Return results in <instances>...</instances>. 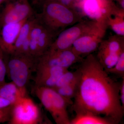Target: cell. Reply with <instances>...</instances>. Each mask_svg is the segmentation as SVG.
Returning a JSON list of instances; mask_svg holds the SVG:
<instances>
[{"label":"cell","instance_id":"cell-1","mask_svg":"<svg viewBox=\"0 0 124 124\" xmlns=\"http://www.w3.org/2000/svg\"><path fill=\"white\" fill-rule=\"evenodd\" d=\"M78 68L79 79L71 105L76 114L91 112L119 124L124 115L120 99V84L111 78L93 54L86 56Z\"/></svg>","mask_w":124,"mask_h":124},{"label":"cell","instance_id":"cell-2","mask_svg":"<svg viewBox=\"0 0 124 124\" xmlns=\"http://www.w3.org/2000/svg\"><path fill=\"white\" fill-rule=\"evenodd\" d=\"M41 22L56 36L64 29L82 20L78 11L55 1L45 2L38 15Z\"/></svg>","mask_w":124,"mask_h":124},{"label":"cell","instance_id":"cell-3","mask_svg":"<svg viewBox=\"0 0 124 124\" xmlns=\"http://www.w3.org/2000/svg\"><path fill=\"white\" fill-rule=\"evenodd\" d=\"M4 54L8 76L18 87L26 91L31 74L36 70L37 58L26 54Z\"/></svg>","mask_w":124,"mask_h":124},{"label":"cell","instance_id":"cell-4","mask_svg":"<svg viewBox=\"0 0 124 124\" xmlns=\"http://www.w3.org/2000/svg\"><path fill=\"white\" fill-rule=\"evenodd\" d=\"M36 95L57 124H71L67 108L69 102L53 89L36 86Z\"/></svg>","mask_w":124,"mask_h":124},{"label":"cell","instance_id":"cell-5","mask_svg":"<svg viewBox=\"0 0 124 124\" xmlns=\"http://www.w3.org/2000/svg\"><path fill=\"white\" fill-rule=\"evenodd\" d=\"M100 26L105 27L89 19L81 20L61 32L48 49L63 50L70 48L78 38Z\"/></svg>","mask_w":124,"mask_h":124},{"label":"cell","instance_id":"cell-6","mask_svg":"<svg viewBox=\"0 0 124 124\" xmlns=\"http://www.w3.org/2000/svg\"><path fill=\"white\" fill-rule=\"evenodd\" d=\"M34 15L29 0H7L0 6V27L20 22Z\"/></svg>","mask_w":124,"mask_h":124},{"label":"cell","instance_id":"cell-7","mask_svg":"<svg viewBox=\"0 0 124 124\" xmlns=\"http://www.w3.org/2000/svg\"><path fill=\"white\" fill-rule=\"evenodd\" d=\"M124 36H112L102 41L97 50L96 57L106 70L115 66L124 51Z\"/></svg>","mask_w":124,"mask_h":124},{"label":"cell","instance_id":"cell-8","mask_svg":"<svg viewBox=\"0 0 124 124\" xmlns=\"http://www.w3.org/2000/svg\"><path fill=\"white\" fill-rule=\"evenodd\" d=\"M41 120L39 108L33 100L26 96L21 98L13 105L11 124H35Z\"/></svg>","mask_w":124,"mask_h":124},{"label":"cell","instance_id":"cell-9","mask_svg":"<svg viewBox=\"0 0 124 124\" xmlns=\"http://www.w3.org/2000/svg\"><path fill=\"white\" fill-rule=\"evenodd\" d=\"M79 13L104 26L108 27V18L119 10L108 4L104 0H82Z\"/></svg>","mask_w":124,"mask_h":124},{"label":"cell","instance_id":"cell-10","mask_svg":"<svg viewBox=\"0 0 124 124\" xmlns=\"http://www.w3.org/2000/svg\"><path fill=\"white\" fill-rule=\"evenodd\" d=\"M84 58L78 56L71 48L63 50L48 49L37 59L36 66H57L68 69L80 62Z\"/></svg>","mask_w":124,"mask_h":124},{"label":"cell","instance_id":"cell-11","mask_svg":"<svg viewBox=\"0 0 124 124\" xmlns=\"http://www.w3.org/2000/svg\"><path fill=\"white\" fill-rule=\"evenodd\" d=\"M107 28L101 26L85 33L76 40L71 48L78 56L83 58L97 50L103 39Z\"/></svg>","mask_w":124,"mask_h":124},{"label":"cell","instance_id":"cell-12","mask_svg":"<svg viewBox=\"0 0 124 124\" xmlns=\"http://www.w3.org/2000/svg\"><path fill=\"white\" fill-rule=\"evenodd\" d=\"M68 69L57 66H36V86L52 88Z\"/></svg>","mask_w":124,"mask_h":124},{"label":"cell","instance_id":"cell-13","mask_svg":"<svg viewBox=\"0 0 124 124\" xmlns=\"http://www.w3.org/2000/svg\"><path fill=\"white\" fill-rule=\"evenodd\" d=\"M27 19L19 23L5 24L0 27V49L4 53L10 54L13 53L20 28Z\"/></svg>","mask_w":124,"mask_h":124},{"label":"cell","instance_id":"cell-14","mask_svg":"<svg viewBox=\"0 0 124 124\" xmlns=\"http://www.w3.org/2000/svg\"><path fill=\"white\" fill-rule=\"evenodd\" d=\"M37 17V15H33L28 19L21 27L16 41L13 53L12 54L18 53L23 46L29 42V36L31 29Z\"/></svg>","mask_w":124,"mask_h":124},{"label":"cell","instance_id":"cell-15","mask_svg":"<svg viewBox=\"0 0 124 124\" xmlns=\"http://www.w3.org/2000/svg\"><path fill=\"white\" fill-rule=\"evenodd\" d=\"M71 124H115L110 119L91 112L78 113L70 120Z\"/></svg>","mask_w":124,"mask_h":124},{"label":"cell","instance_id":"cell-16","mask_svg":"<svg viewBox=\"0 0 124 124\" xmlns=\"http://www.w3.org/2000/svg\"><path fill=\"white\" fill-rule=\"evenodd\" d=\"M26 91L23 90L12 82L0 85V96L9 100L13 104L26 96Z\"/></svg>","mask_w":124,"mask_h":124},{"label":"cell","instance_id":"cell-17","mask_svg":"<svg viewBox=\"0 0 124 124\" xmlns=\"http://www.w3.org/2000/svg\"><path fill=\"white\" fill-rule=\"evenodd\" d=\"M107 24L117 35L124 36V10L120 9L108 18Z\"/></svg>","mask_w":124,"mask_h":124},{"label":"cell","instance_id":"cell-18","mask_svg":"<svg viewBox=\"0 0 124 124\" xmlns=\"http://www.w3.org/2000/svg\"><path fill=\"white\" fill-rule=\"evenodd\" d=\"M56 37L57 36L45 26L37 41L39 57L48 50Z\"/></svg>","mask_w":124,"mask_h":124},{"label":"cell","instance_id":"cell-19","mask_svg":"<svg viewBox=\"0 0 124 124\" xmlns=\"http://www.w3.org/2000/svg\"><path fill=\"white\" fill-rule=\"evenodd\" d=\"M79 79V72L78 77L72 82L66 85L54 89L60 95L69 102L71 105L73 103V101L71 100L72 99L74 98L77 91Z\"/></svg>","mask_w":124,"mask_h":124},{"label":"cell","instance_id":"cell-20","mask_svg":"<svg viewBox=\"0 0 124 124\" xmlns=\"http://www.w3.org/2000/svg\"><path fill=\"white\" fill-rule=\"evenodd\" d=\"M79 76L78 69L74 71H70L68 70L59 78L55 85L52 88L55 89L66 85L75 80Z\"/></svg>","mask_w":124,"mask_h":124},{"label":"cell","instance_id":"cell-21","mask_svg":"<svg viewBox=\"0 0 124 124\" xmlns=\"http://www.w3.org/2000/svg\"><path fill=\"white\" fill-rule=\"evenodd\" d=\"M106 71L108 73L115 74L122 77H124V51L120 55L115 66Z\"/></svg>","mask_w":124,"mask_h":124},{"label":"cell","instance_id":"cell-22","mask_svg":"<svg viewBox=\"0 0 124 124\" xmlns=\"http://www.w3.org/2000/svg\"><path fill=\"white\" fill-rule=\"evenodd\" d=\"M7 74V68L5 62L4 54L0 49V85L6 83L5 77Z\"/></svg>","mask_w":124,"mask_h":124},{"label":"cell","instance_id":"cell-23","mask_svg":"<svg viewBox=\"0 0 124 124\" xmlns=\"http://www.w3.org/2000/svg\"><path fill=\"white\" fill-rule=\"evenodd\" d=\"M13 105L0 108V123L9 122L11 119Z\"/></svg>","mask_w":124,"mask_h":124},{"label":"cell","instance_id":"cell-24","mask_svg":"<svg viewBox=\"0 0 124 124\" xmlns=\"http://www.w3.org/2000/svg\"><path fill=\"white\" fill-rule=\"evenodd\" d=\"M120 83L119 89L120 99L123 108H124V77Z\"/></svg>","mask_w":124,"mask_h":124},{"label":"cell","instance_id":"cell-25","mask_svg":"<svg viewBox=\"0 0 124 124\" xmlns=\"http://www.w3.org/2000/svg\"><path fill=\"white\" fill-rule=\"evenodd\" d=\"M13 105L9 100L0 96V108H4Z\"/></svg>","mask_w":124,"mask_h":124},{"label":"cell","instance_id":"cell-26","mask_svg":"<svg viewBox=\"0 0 124 124\" xmlns=\"http://www.w3.org/2000/svg\"><path fill=\"white\" fill-rule=\"evenodd\" d=\"M58 0L59 1V2H58L64 5L67 7H69V6L71 3L73 1V0Z\"/></svg>","mask_w":124,"mask_h":124},{"label":"cell","instance_id":"cell-27","mask_svg":"<svg viewBox=\"0 0 124 124\" xmlns=\"http://www.w3.org/2000/svg\"><path fill=\"white\" fill-rule=\"evenodd\" d=\"M7 0H0V6Z\"/></svg>","mask_w":124,"mask_h":124}]
</instances>
